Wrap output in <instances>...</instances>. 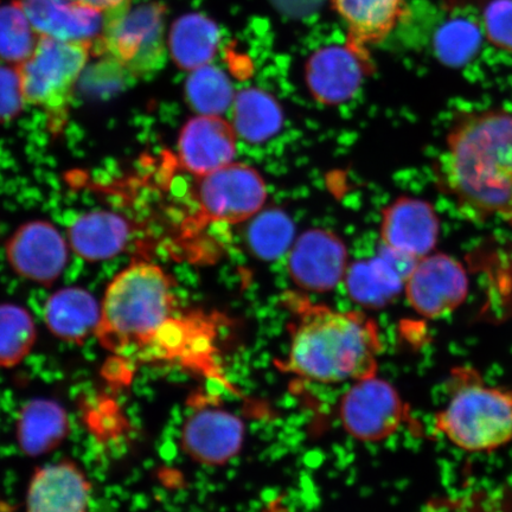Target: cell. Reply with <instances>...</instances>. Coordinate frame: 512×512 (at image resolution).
Listing matches in <instances>:
<instances>
[{
	"label": "cell",
	"instance_id": "obj_1",
	"mask_svg": "<svg viewBox=\"0 0 512 512\" xmlns=\"http://www.w3.org/2000/svg\"><path fill=\"white\" fill-rule=\"evenodd\" d=\"M443 177L467 211L512 226V111L460 120L447 137Z\"/></svg>",
	"mask_w": 512,
	"mask_h": 512
},
{
	"label": "cell",
	"instance_id": "obj_2",
	"mask_svg": "<svg viewBox=\"0 0 512 512\" xmlns=\"http://www.w3.org/2000/svg\"><path fill=\"white\" fill-rule=\"evenodd\" d=\"M284 369L319 383L360 381L375 376L382 341L374 319L302 300L296 303Z\"/></svg>",
	"mask_w": 512,
	"mask_h": 512
},
{
	"label": "cell",
	"instance_id": "obj_3",
	"mask_svg": "<svg viewBox=\"0 0 512 512\" xmlns=\"http://www.w3.org/2000/svg\"><path fill=\"white\" fill-rule=\"evenodd\" d=\"M182 312L169 275L149 262H134L107 287L95 337L127 366H150Z\"/></svg>",
	"mask_w": 512,
	"mask_h": 512
},
{
	"label": "cell",
	"instance_id": "obj_4",
	"mask_svg": "<svg viewBox=\"0 0 512 512\" xmlns=\"http://www.w3.org/2000/svg\"><path fill=\"white\" fill-rule=\"evenodd\" d=\"M450 398L434 428L467 452H491L512 441V389L491 386L476 369L459 367L450 377Z\"/></svg>",
	"mask_w": 512,
	"mask_h": 512
},
{
	"label": "cell",
	"instance_id": "obj_5",
	"mask_svg": "<svg viewBox=\"0 0 512 512\" xmlns=\"http://www.w3.org/2000/svg\"><path fill=\"white\" fill-rule=\"evenodd\" d=\"M91 56V44L41 36L28 59L16 67L25 104L40 107L55 134L67 124L76 85Z\"/></svg>",
	"mask_w": 512,
	"mask_h": 512
},
{
	"label": "cell",
	"instance_id": "obj_6",
	"mask_svg": "<svg viewBox=\"0 0 512 512\" xmlns=\"http://www.w3.org/2000/svg\"><path fill=\"white\" fill-rule=\"evenodd\" d=\"M166 9L153 2L128 9L107 28L94 56L105 57L132 78H142L164 67L168 41L165 38Z\"/></svg>",
	"mask_w": 512,
	"mask_h": 512
},
{
	"label": "cell",
	"instance_id": "obj_7",
	"mask_svg": "<svg viewBox=\"0 0 512 512\" xmlns=\"http://www.w3.org/2000/svg\"><path fill=\"white\" fill-rule=\"evenodd\" d=\"M195 200L200 209L196 226L211 222L241 223L264 208L267 187L264 178L252 166L232 163L198 177Z\"/></svg>",
	"mask_w": 512,
	"mask_h": 512
},
{
	"label": "cell",
	"instance_id": "obj_8",
	"mask_svg": "<svg viewBox=\"0 0 512 512\" xmlns=\"http://www.w3.org/2000/svg\"><path fill=\"white\" fill-rule=\"evenodd\" d=\"M339 413L351 437L371 443L392 437L408 420V407L398 390L376 375L352 384Z\"/></svg>",
	"mask_w": 512,
	"mask_h": 512
},
{
	"label": "cell",
	"instance_id": "obj_9",
	"mask_svg": "<svg viewBox=\"0 0 512 512\" xmlns=\"http://www.w3.org/2000/svg\"><path fill=\"white\" fill-rule=\"evenodd\" d=\"M373 72L368 48L345 41L310 56L305 66V82L319 104L338 106L354 98Z\"/></svg>",
	"mask_w": 512,
	"mask_h": 512
},
{
	"label": "cell",
	"instance_id": "obj_10",
	"mask_svg": "<svg viewBox=\"0 0 512 512\" xmlns=\"http://www.w3.org/2000/svg\"><path fill=\"white\" fill-rule=\"evenodd\" d=\"M469 281L462 265L445 254H428L416 262L405 292L415 312L435 319L450 315L465 302Z\"/></svg>",
	"mask_w": 512,
	"mask_h": 512
},
{
	"label": "cell",
	"instance_id": "obj_11",
	"mask_svg": "<svg viewBox=\"0 0 512 512\" xmlns=\"http://www.w3.org/2000/svg\"><path fill=\"white\" fill-rule=\"evenodd\" d=\"M245 425L233 413L214 406L196 407L184 421L181 448L197 464L221 466L238 456Z\"/></svg>",
	"mask_w": 512,
	"mask_h": 512
},
{
	"label": "cell",
	"instance_id": "obj_12",
	"mask_svg": "<svg viewBox=\"0 0 512 512\" xmlns=\"http://www.w3.org/2000/svg\"><path fill=\"white\" fill-rule=\"evenodd\" d=\"M348 251L343 241L324 229H309L293 243L288 272L303 290H334L348 272Z\"/></svg>",
	"mask_w": 512,
	"mask_h": 512
},
{
	"label": "cell",
	"instance_id": "obj_13",
	"mask_svg": "<svg viewBox=\"0 0 512 512\" xmlns=\"http://www.w3.org/2000/svg\"><path fill=\"white\" fill-rule=\"evenodd\" d=\"M38 35L91 44L93 51L114 19L72 0H15Z\"/></svg>",
	"mask_w": 512,
	"mask_h": 512
},
{
	"label": "cell",
	"instance_id": "obj_14",
	"mask_svg": "<svg viewBox=\"0 0 512 512\" xmlns=\"http://www.w3.org/2000/svg\"><path fill=\"white\" fill-rule=\"evenodd\" d=\"M10 265L22 277L53 284L68 260L67 243L54 226L32 221L17 230L6 246Z\"/></svg>",
	"mask_w": 512,
	"mask_h": 512
},
{
	"label": "cell",
	"instance_id": "obj_15",
	"mask_svg": "<svg viewBox=\"0 0 512 512\" xmlns=\"http://www.w3.org/2000/svg\"><path fill=\"white\" fill-rule=\"evenodd\" d=\"M238 134L221 115H198L182 128L178 162L192 175L202 177L234 163Z\"/></svg>",
	"mask_w": 512,
	"mask_h": 512
},
{
	"label": "cell",
	"instance_id": "obj_16",
	"mask_svg": "<svg viewBox=\"0 0 512 512\" xmlns=\"http://www.w3.org/2000/svg\"><path fill=\"white\" fill-rule=\"evenodd\" d=\"M382 246L419 260L433 251L439 219L430 203L401 197L382 211Z\"/></svg>",
	"mask_w": 512,
	"mask_h": 512
},
{
	"label": "cell",
	"instance_id": "obj_17",
	"mask_svg": "<svg viewBox=\"0 0 512 512\" xmlns=\"http://www.w3.org/2000/svg\"><path fill=\"white\" fill-rule=\"evenodd\" d=\"M416 262L411 256L382 246L376 258L349 266L344 279L350 298L369 309L392 303L405 290Z\"/></svg>",
	"mask_w": 512,
	"mask_h": 512
},
{
	"label": "cell",
	"instance_id": "obj_18",
	"mask_svg": "<svg viewBox=\"0 0 512 512\" xmlns=\"http://www.w3.org/2000/svg\"><path fill=\"white\" fill-rule=\"evenodd\" d=\"M91 496L92 483L86 473L64 459L34 473L25 512H91Z\"/></svg>",
	"mask_w": 512,
	"mask_h": 512
},
{
	"label": "cell",
	"instance_id": "obj_19",
	"mask_svg": "<svg viewBox=\"0 0 512 512\" xmlns=\"http://www.w3.org/2000/svg\"><path fill=\"white\" fill-rule=\"evenodd\" d=\"M347 27V41L368 48L382 43L407 16L406 0H331Z\"/></svg>",
	"mask_w": 512,
	"mask_h": 512
},
{
	"label": "cell",
	"instance_id": "obj_20",
	"mask_svg": "<svg viewBox=\"0 0 512 512\" xmlns=\"http://www.w3.org/2000/svg\"><path fill=\"white\" fill-rule=\"evenodd\" d=\"M100 317L98 302L80 287L63 288L44 307V320L51 334L66 343L82 344L95 336Z\"/></svg>",
	"mask_w": 512,
	"mask_h": 512
},
{
	"label": "cell",
	"instance_id": "obj_21",
	"mask_svg": "<svg viewBox=\"0 0 512 512\" xmlns=\"http://www.w3.org/2000/svg\"><path fill=\"white\" fill-rule=\"evenodd\" d=\"M69 416L59 402L34 399L18 415L16 437L28 457H42L53 452L68 437Z\"/></svg>",
	"mask_w": 512,
	"mask_h": 512
},
{
	"label": "cell",
	"instance_id": "obj_22",
	"mask_svg": "<svg viewBox=\"0 0 512 512\" xmlns=\"http://www.w3.org/2000/svg\"><path fill=\"white\" fill-rule=\"evenodd\" d=\"M131 227L123 216L111 211H93L79 217L69 228V241L81 258L111 259L130 239Z\"/></svg>",
	"mask_w": 512,
	"mask_h": 512
},
{
	"label": "cell",
	"instance_id": "obj_23",
	"mask_svg": "<svg viewBox=\"0 0 512 512\" xmlns=\"http://www.w3.org/2000/svg\"><path fill=\"white\" fill-rule=\"evenodd\" d=\"M220 29L201 14H189L172 24L168 48L179 68L192 70L208 66L219 51Z\"/></svg>",
	"mask_w": 512,
	"mask_h": 512
},
{
	"label": "cell",
	"instance_id": "obj_24",
	"mask_svg": "<svg viewBox=\"0 0 512 512\" xmlns=\"http://www.w3.org/2000/svg\"><path fill=\"white\" fill-rule=\"evenodd\" d=\"M238 137L251 144L272 139L284 125V111L273 95L260 88L243 89L233 102Z\"/></svg>",
	"mask_w": 512,
	"mask_h": 512
},
{
	"label": "cell",
	"instance_id": "obj_25",
	"mask_svg": "<svg viewBox=\"0 0 512 512\" xmlns=\"http://www.w3.org/2000/svg\"><path fill=\"white\" fill-rule=\"evenodd\" d=\"M34 319L24 307L0 304V368L18 366L36 343Z\"/></svg>",
	"mask_w": 512,
	"mask_h": 512
},
{
	"label": "cell",
	"instance_id": "obj_26",
	"mask_svg": "<svg viewBox=\"0 0 512 512\" xmlns=\"http://www.w3.org/2000/svg\"><path fill=\"white\" fill-rule=\"evenodd\" d=\"M293 240L294 223L280 209L260 211L247 230L248 247L262 260L280 258L292 246Z\"/></svg>",
	"mask_w": 512,
	"mask_h": 512
},
{
	"label": "cell",
	"instance_id": "obj_27",
	"mask_svg": "<svg viewBox=\"0 0 512 512\" xmlns=\"http://www.w3.org/2000/svg\"><path fill=\"white\" fill-rule=\"evenodd\" d=\"M185 94L192 110L201 115H221L235 99L228 76L210 64L192 70Z\"/></svg>",
	"mask_w": 512,
	"mask_h": 512
},
{
	"label": "cell",
	"instance_id": "obj_28",
	"mask_svg": "<svg viewBox=\"0 0 512 512\" xmlns=\"http://www.w3.org/2000/svg\"><path fill=\"white\" fill-rule=\"evenodd\" d=\"M40 37L15 0L0 6V62L17 67L32 54Z\"/></svg>",
	"mask_w": 512,
	"mask_h": 512
},
{
	"label": "cell",
	"instance_id": "obj_29",
	"mask_svg": "<svg viewBox=\"0 0 512 512\" xmlns=\"http://www.w3.org/2000/svg\"><path fill=\"white\" fill-rule=\"evenodd\" d=\"M479 42V31L475 25L454 19L448 22L435 37V51L448 66H462L475 54Z\"/></svg>",
	"mask_w": 512,
	"mask_h": 512
},
{
	"label": "cell",
	"instance_id": "obj_30",
	"mask_svg": "<svg viewBox=\"0 0 512 512\" xmlns=\"http://www.w3.org/2000/svg\"><path fill=\"white\" fill-rule=\"evenodd\" d=\"M483 29L492 46L512 51V0H490L486 4Z\"/></svg>",
	"mask_w": 512,
	"mask_h": 512
},
{
	"label": "cell",
	"instance_id": "obj_31",
	"mask_svg": "<svg viewBox=\"0 0 512 512\" xmlns=\"http://www.w3.org/2000/svg\"><path fill=\"white\" fill-rule=\"evenodd\" d=\"M25 104L17 68L0 64V123L17 117Z\"/></svg>",
	"mask_w": 512,
	"mask_h": 512
},
{
	"label": "cell",
	"instance_id": "obj_32",
	"mask_svg": "<svg viewBox=\"0 0 512 512\" xmlns=\"http://www.w3.org/2000/svg\"><path fill=\"white\" fill-rule=\"evenodd\" d=\"M72 2L111 16L123 15L132 6V0H72Z\"/></svg>",
	"mask_w": 512,
	"mask_h": 512
}]
</instances>
